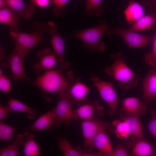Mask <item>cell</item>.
Returning <instances> with one entry per match:
<instances>
[{"label":"cell","mask_w":156,"mask_h":156,"mask_svg":"<svg viewBox=\"0 0 156 156\" xmlns=\"http://www.w3.org/2000/svg\"><path fill=\"white\" fill-rule=\"evenodd\" d=\"M62 69L59 66L56 69L47 70L37 75L33 84L42 92L46 99L47 94H59L71 85L75 81L72 72L67 73L66 77L62 73Z\"/></svg>","instance_id":"cell-1"},{"label":"cell","mask_w":156,"mask_h":156,"mask_svg":"<svg viewBox=\"0 0 156 156\" xmlns=\"http://www.w3.org/2000/svg\"><path fill=\"white\" fill-rule=\"evenodd\" d=\"M20 18L19 15L8 6L0 9V23L9 26L10 32L16 33L19 30L18 27Z\"/></svg>","instance_id":"cell-18"},{"label":"cell","mask_w":156,"mask_h":156,"mask_svg":"<svg viewBox=\"0 0 156 156\" xmlns=\"http://www.w3.org/2000/svg\"><path fill=\"white\" fill-rule=\"evenodd\" d=\"M110 57L113 63L105 68V73L116 81L118 86L122 89L128 90L136 87L138 77L127 64L126 59L122 53H113Z\"/></svg>","instance_id":"cell-2"},{"label":"cell","mask_w":156,"mask_h":156,"mask_svg":"<svg viewBox=\"0 0 156 156\" xmlns=\"http://www.w3.org/2000/svg\"><path fill=\"white\" fill-rule=\"evenodd\" d=\"M102 107L97 101L84 103L74 110L75 120L79 118L83 120L96 118L94 116L96 114H102Z\"/></svg>","instance_id":"cell-16"},{"label":"cell","mask_w":156,"mask_h":156,"mask_svg":"<svg viewBox=\"0 0 156 156\" xmlns=\"http://www.w3.org/2000/svg\"><path fill=\"white\" fill-rule=\"evenodd\" d=\"M152 43V51L147 52L145 54V61L153 68H156V30L153 35Z\"/></svg>","instance_id":"cell-32"},{"label":"cell","mask_w":156,"mask_h":156,"mask_svg":"<svg viewBox=\"0 0 156 156\" xmlns=\"http://www.w3.org/2000/svg\"><path fill=\"white\" fill-rule=\"evenodd\" d=\"M122 120L125 121L130 128L131 134L138 140L143 138V130L139 117L124 116Z\"/></svg>","instance_id":"cell-25"},{"label":"cell","mask_w":156,"mask_h":156,"mask_svg":"<svg viewBox=\"0 0 156 156\" xmlns=\"http://www.w3.org/2000/svg\"><path fill=\"white\" fill-rule=\"evenodd\" d=\"M144 10L139 3L131 1L124 11L126 20L132 25L144 16Z\"/></svg>","instance_id":"cell-23"},{"label":"cell","mask_w":156,"mask_h":156,"mask_svg":"<svg viewBox=\"0 0 156 156\" xmlns=\"http://www.w3.org/2000/svg\"><path fill=\"white\" fill-rule=\"evenodd\" d=\"M143 138L138 140L132 151V155L135 156L155 155L153 146Z\"/></svg>","instance_id":"cell-27"},{"label":"cell","mask_w":156,"mask_h":156,"mask_svg":"<svg viewBox=\"0 0 156 156\" xmlns=\"http://www.w3.org/2000/svg\"><path fill=\"white\" fill-rule=\"evenodd\" d=\"M90 90V88L87 85L77 78L67 88V92L69 96L74 103L79 106L89 102L86 97Z\"/></svg>","instance_id":"cell-13"},{"label":"cell","mask_w":156,"mask_h":156,"mask_svg":"<svg viewBox=\"0 0 156 156\" xmlns=\"http://www.w3.org/2000/svg\"><path fill=\"white\" fill-rule=\"evenodd\" d=\"M54 51L49 48H43L36 53V55L39 60L33 65V69L37 75L47 70L54 69L56 66L58 67L59 61L56 59Z\"/></svg>","instance_id":"cell-10"},{"label":"cell","mask_w":156,"mask_h":156,"mask_svg":"<svg viewBox=\"0 0 156 156\" xmlns=\"http://www.w3.org/2000/svg\"><path fill=\"white\" fill-rule=\"evenodd\" d=\"M10 113L24 112L27 114V117L31 120L35 119L38 114L36 109L27 105L21 101L14 98L10 99L7 106Z\"/></svg>","instance_id":"cell-22"},{"label":"cell","mask_w":156,"mask_h":156,"mask_svg":"<svg viewBox=\"0 0 156 156\" xmlns=\"http://www.w3.org/2000/svg\"><path fill=\"white\" fill-rule=\"evenodd\" d=\"M16 128L0 120V140L8 142L14 139V134Z\"/></svg>","instance_id":"cell-30"},{"label":"cell","mask_w":156,"mask_h":156,"mask_svg":"<svg viewBox=\"0 0 156 156\" xmlns=\"http://www.w3.org/2000/svg\"><path fill=\"white\" fill-rule=\"evenodd\" d=\"M58 146L62 154L65 156H100L99 152L85 151L74 147L65 138L56 136Z\"/></svg>","instance_id":"cell-19"},{"label":"cell","mask_w":156,"mask_h":156,"mask_svg":"<svg viewBox=\"0 0 156 156\" xmlns=\"http://www.w3.org/2000/svg\"><path fill=\"white\" fill-rule=\"evenodd\" d=\"M111 36L117 35L121 38L130 48L142 47L152 43L153 36L144 35L121 28H112L110 27L107 31Z\"/></svg>","instance_id":"cell-6"},{"label":"cell","mask_w":156,"mask_h":156,"mask_svg":"<svg viewBox=\"0 0 156 156\" xmlns=\"http://www.w3.org/2000/svg\"><path fill=\"white\" fill-rule=\"evenodd\" d=\"M7 107H5L2 103L0 105V120H2L5 118L10 113Z\"/></svg>","instance_id":"cell-37"},{"label":"cell","mask_w":156,"mask_h":156,"mask_svg":"<svg viewBox=\"0 0 156 156\" xmlns=\"http://www.w3.org/2000/svg\"><path fill=\"white\" fill-rule=\"evenodd\" d=\"M11 89V82L6 76L3 75L1 69H0V90L7 94Z\"/></svg>","instance_id":"cell-33"},{"label":"cell","mask_w":156,"mask_h":156,"mask_svg":"<svg viewBox=\"0 0 156 156\" xmlns=\"http://www.w3.org/2000/svg\"><path fill=\"white\" fill-rule=\"evenodd\" d=\"M129 155L125 146L122 144H119L113 149L112 156H128Z\"/></svg>","instance_id":"cell-35"},{"label":"cell","mask_w":156,"mask_h":156,"mask_svg":"<svg viewBox=\"0 0 156 156\" xmlns=\"http://www.w3.org/2000/svg\"><path fill=\"white\" fill-rule=\"evenodd\" d=\"M7 6L17 12L21 18L29 19L34 16L36 6L31 2L26 5L23 0H6Z\"/></svg>","instance_id":"cell-17"},{"label":"cell","mask_w":156,"mask_h":156,"mask_svg":"<svg viewBox=\"0 0 156 156\" xmlns=\"http://www.w3.org/2000/svg\"><path fill=\"white\" fill-rule=\"evenodd\" d=\"M90 79L93 86L96 87L101 98L107 104L109 114H114L116 112L118 98L114 84L101 80L93 73L91 74Z\"/></svg>","instance_id":"cell-7"},{"label":"cell","mask_w":156,"mask_h":156,"mask_svg":"<svg viewBox=\"0 0 156 156\" xmlns=\"http://www.w3.org/2000/svg\"><path fill=\"white\" fill-rule=\"evenodd\" d=\"M92 146L93 148H96L103 155L112 156L113 149L105 130L101 131L94 136Z\"/></svg>","instance_id":"cell-20"},{"label":"cell","mask_w":156,"mask_h":156,"mask_svg":"<svg viewBox=\"0 0 156 156\" xmlns=\"http://www.w3.org/2000/svg\"><path fill=\"white\" fill-rule=\"evenodd\" d=\"M67 88L59 94L58 103L53 109L55 116L54 127L60 125L68 126L72 120H75L72 109L74 102L68 94Z\"/></svg>","instance_id":"cell-5"},{"label":"cell","mask_w":156,"mask_h":156,"mask_svg":"<svg viewBox=\"0 0 156 156\" xmlns=\"http://www.w3.org/2000/svg\"><path fill=\"white\" fill-rule=\"evenodd\" d=\"M147 4L149 8V13L133 24L129 30L135 32L141 31L150 27L155 23L156 3L147 1Z\"/></svg>","instance_id":"cell-15"},{"label":"cell","mask_w":156,"mask_h":156,"mask_svg":"<svg viewBox=\"0 0 156 156\" xmlns=\"http://www.w3.org/2000/svg\"><path fill=\"white\" fill-rule=\"evenodd\" d=\"M81 126L84 146L91 150L94 136L101 131L110 129L111 127L107 122L96 118L83 120Z\"/></svg>","instance_id":"cell-9"},{"label":"cell","mask_w":156,"mask_h":156,"mask_svg":"<svg viewBox=\"0 0 156 156\" xmlns=\"http://www.w3.org/2000/svg\"><path fill=\"white\" fill-rule=\"evenodd\" d=\"M155 99H156V97H155Z\"/></svg>","instance_id":"cell-40"},{"label":"cell","mask_w":156,"mask_h":156,"mask_svg":"<svg viewBox=\"0 0 156 156\" xmlns=\"http://www.w3.org/2000/svg\"><path fill=\"white\" fill-rule=\"evenodd\" d=\"M54 114L53 110L42 115L31 125L22 129L33 131H46L54 127Z\"/></svg>","instance_id":"cell-21"},{"label":"cell","mask_w":156,"mask_h":156,"mask_svg":"<svg viewBox=\"0 0 156 156\" xmlns=\"http://www.w3.org/2000/svg\"><path fill=\"white\" fill-rule=\"evenodd\" d=\"M15 141L11 144L0 148V156H18L19 155V149L24 145L25 138L23 134H18L15 136Z\"/></svg>","instance_id":"cell-24"},{"label":"cell","mask_w":156,"mask_h":156,"mask_svg":"<svg viewBox=\"0 0 156 156\" xmlns=\"http://www.w3.org/2000/svg\"><path fill=\"white\" fill-rule=\"evenodd\" d=\"M32 32L26 33L19 30L16 33L10 32L14 44V48L24 57L35 46L43 39V34L47 33L49 26L39 22L33 24Z\"/></svg>","instance_id":"cell-3"},{"label":"cell","mask_w":156,"mask_h":156,"mask_svg":"<svg viewBox=\"0 0 156 156\" xmlns=\"http://www.w3.org/2000/svg\"><path fill=\"white\" fill-rule=\"evenodd\" d=\"M25 138L24 153L25 156H37L40 153V147L34 140V135L28 131L23 134Z\"/></svg>","instance_id":"cell-26"},{"label":"cell","mask_w":156,"mask_h":156,"mask_svg":"<svg viewBox=\"0 0 156 156\" xmlns=\"http://www.w3.org/2000/svg\"><path fill=\"white\" fill-rule=\"evenodd\" d=\"M122 110L125 116H138L144 115L146 111V104L139 98L129 97L122 101Z\"/></svg>","instance_id":"cell-14"},{"label":"cell","mask_w":156,"mask_h":156,"mask_svg":"<svg viewBox=\"0 0 156 156\" xmlns=\"http://www.w3.org/2000/svg\"><path fill=\"white\" fill-rule=\"evenodd\" d=\"M25 58L15 48L8 60L12 73L13 80H21L29 83L30 80L25 73L23 66Z\"/></svg>","instance_id":"cell-11"},{"label":"cell","mask_w":156,"mask_h":156,"mask_svg":"<svg viewBox=\"0 0 156 156\" xmlns=\"http://www.w3.org/2000/svg\"><path fill=\"white\" fill-rule=\"evenodd\" d=\"M110 27L101 20L93 27L74 31L68 36L69 38H75L81 41L85 47L89 50L103 53L105 49V44L101 39Z\"/></svg>","instance_id":"cell-4"},{"label":"cell","mask_w":156,"mask_h":156,"mask_svg":"<svg viewBox=\"0 0 156 156\" xmlns=\"http://www.w3.org/2000/svg\"><path fill=\"white\" fill-rule=\"evenodd\" d=\"M142 95L146 104L151 106L153 100L156 97V68H153L143 80Z\"/></svg>","instance_id":"cell-12"},{"label":"cell","mask_w":156,"mask_h":156,"mask_svg":"<svg viewBox=\"0 0 156 156\" xmlns=\"http://www.w3.org/2000/svg\"><path fill=\"white\" fill-rule=\"evenodd\" d=\"M112 125L115 128L114 133L118 138L127 139L131 134L129 126L125 121L115 119L112 121Z\"/></svg>","instance_id":"cell-29"},{"label":"cell","mask_w":156,"mask_h":156,"mask_svg":"<svg viewBox=\"0 0 156 156\" xmlns=\"http://www.w3.org/2000/svg\"><path fill=\"white\" fill-rule=\"evenodd\" d=\"M151 120L148 124V129L152 136L156 140V110L151 108L150 111Z\"/></svg>","instance_id":"cell-34"},{"label":"cell","mask_w":156,"mask_h":156,"mask_svg":"<svg viewBox=\"0 0 156 156\" xmlns=\"http://www.w3.org/2000/svg\"><path fill=\"white\" fill-rule=\"evenodd\" d=\"M50 0H31V2L42 8L47 7L51 3Z\"/></svg>","instance_id":"cell-36"},{"label":"cell","mask_w":156,"mask_h":156,"mask_svg":"<svg viewBox=\"0 0 156 156\" xmlns=\"http://www.w3.org/2000/svg\"><path fill=\"white\" fill-rule=\"evenodd\" d=\"M49 28L47 34L50 36L49 40L53 51L59 58L58 66L62 69H67L70 66V63L65 59L64 50L65 41L69 38L68 36L63 37L59 33L57 27L54 22L50 21L47 24Z\"/></svg>","instance_id":"cell-8"},{"label":"cell","mask_w":156,"mask_h":156,"mask_svg":"<svg viewBox=\"0 0 156 156\" xmlns=\"http://www.w3.org/2000/svg\"><path fill=\"white\" fill-rule=\"evenodd\" d=\"M69 0H51V3L53 7V13L57 17L63 16L65 12L66 5Z\"/></svg>","instance_id":"cell-31"},{"label":"cell","mask_w":156,"mask_h":156,"mask_svg":"<svg viewBox=\"0 0 156 156\" xmlns=\"http://www.w3.org/2000/svg\"><path fill=\"white\" fill-rule=\"evenodd\" d=\"M102 0H86V9L84 13V16L89 15L96 16L102 15L104 12V8Z\"/></svg>","instance_id":"cell-28"},{"label":"cell","mask_w":156,"mask_h":156,"mask_svg":"<svg viewBox=\"0 0 156 156\" xmlns=\"http://www.w3.org/2000/svg\"><path fill=\"white\" fill-rule=\"evenodd\" d=\"M7 6L6 0H0V9Z\"/></svg>","instance_id":"cell-38"},{"label":"cell","mask_w":156,"mask_h":156,"mask_svg":"<svg viewBox=\"0 0 156 156\" xmlns=\"http://www.w3.org/2000/svg\"></svg>","instance_id":"cell-39"}]
</instances>
